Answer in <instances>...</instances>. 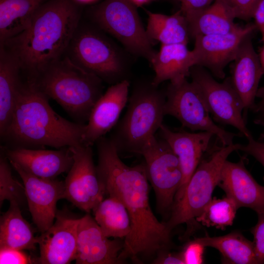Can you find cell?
<instances>
[{"label": "cell", "instance_id": "19", "mask_svg": "<svg viewBox=\"0 0 264 264\" xmlns=\"http://www.w3.org/2000/svg\"><path fill=\"white\" fill-rule=\"evenodd\" d=\"M3 149L2 153L8 160L17 163L33 175L42 178L55 179L59 175L68 172L74 162L70 147L57 150L5 147Z\"/></svg>", "mask_w": 264, "mask_h": 264}, {"label": "cell", "instance_id": "6", "mask_svg": "<svg viewBox=\"0 0 264 264\" xmlns=\"http://www.w3.org/2000/svg\"><path fill=\"white\" fill-rule=\"evenodd\" d=\"M66 52L75 64L103 82L129 80L133 56L94 24L79 25Z\"/></svg>", "mask_w": 264, "mask_h": 264}, {"label": "cell", "instance_id": "40", "mask_svg": "<svg viewBox=\"0 0 264 264\" xmlns=\"http://www.w3.org/2000/svg\"><path fill=\"white\" fill-rule=\"evenodd\" d=\"M256 97L259 98L260 101L258 103H255L251 109L255 113L264 109V86L259 88Z\"/></svg>", "mask_w": 264, "mask_h": 264}, {"label": "cell", "instance_id": "21", "mask_svg": "<svg viewBox=\"0 0 264 264\" xmlns=\"http://www.w3.org/2000/svg\"><path fill=\"white\" fill-rule=\"evenodd\" d=\"M218 185L238 208H250L256 212L264 208V186L253 178L242 159L238 162H224Z\"/></svg>", "mask_w": 264, "mask_h": 264}, {"label": "cell", "instance_id": "43", "mask_svg": "<svg viewBox=\"0 0 264 264\" xmlns=\"http://www.w3.org/2000/svg\"><path fill=\"white\" fill-rule=\"evenodd\" d=\"M137 7L148 3L153 0H131Z\"/></svg>", "mask_w": 264, "mask_h": 264}, {"label": "cell", "instance_id": "28", "mask_svg": "<svg viewBox=\"0 0 264 264\" xmlns=\"http://www.w3.org/2000/svg\"><path fill=\"white\" fill-rule=\"evenodd\" d=\"M197 239L205 247L217 249L222 256L223 263L257 264L253 242L237 231L224 236H206Z\"/></svg>", "mask_w": 264, "mask_h": 264}, {"label": "cell", "instance_id": "35", "mask_svg": "<svg viewBox=\"0 0 264 264\" xmlns=\"http://www.w3.org/2000/svg\"><path fill=\"white\" fill-rule=\"evenodd\" d=\"M0 264H34V257L28 256L22 250L7 248H0Z\"/></svg>", "mask_w": 264, "mask_h": 264}, {"label": "cell", "instance_id": "13", "mask_svg": "<svg viewBox=\"0 0 264 264\" xmlns=\"http://www.w3.org/2000/svg\"><path fill=\"white\" fill-rule=\"evenodd\" d=\"M257 29L255 23L239 26L226 34L197 36L192 50L195 66L208 69L216 77L223 79L226 66L234 60L243 40Z\"/></svg>", "mask_w": 264, "mask_h": 264}, {"label": "cell", "instance_id": "27", "mask_svg": "<svg viewBox=\"0 0 264 264\" xmlns=\"http://www.w3.org/2000/svg\"><path fill=\"white\" fill-rule=\"evenodd\" d=\"M148 15L146 28L149 38L161 44L188 43L190 37L187 22L180 10L171 15L146 11Z\"/></svg>", "mask_w": 264, "mask_h": 264}, {"label": "cell", "instance_id": "2", "mask_svg": "<svg viewBox=\"0 0 264 264\" xmlns=\"http://www.w3.org/2000/svg\"><path fill=\"white\" fill-rule=\"evenodd\" d=\"M80 18L74 0H46L25 30L0 45L16 56L28 78H32L66 52Z\"/></svg>", "mask_w": 264, "mask_h": 264}, {"label": "cell", "instance_id": "10", "mask_svg": "<svg viewBox=\"0 0 264 264\" xmlns=\"http://www.w3.org/2000/svg\"><path fill=\"white\" fill-rule=\"evenodd\" d=\"M139 154L145 159L147 176L154 190L156 206L162 214L171 211L182 179L179 159L165 140L150 138Z\"/></svg>", "mask_w": 264, "mask_h": 264}, {"label": "cell", "instance_id": "16", "mask_svg": "<svg viewBox=\"0 0 264 264\" xmlns=\"http://www.w3.org/2000/svg\"><path fill=\"white\" fill-rule=\"evenodd\" d=\"M124 247L119 239H109L94 218L87 214L80 219L75 256L77 264H117Z\"/></svg>", "mask_w": 264, "mask_h": 264}, {"label": "cell", "instance_id": "9", "mask_svg": "<svg viewBox=\"0 0 264 264\" xmlns=\"http://www.w3.org/2000/svg\"><path fill=\"white\" fill-rule=\"evenodd\" d=\"M165 93V115L176 118L183 127L193 131L210 132L222 146L234 143V138L241 135L227 131L215 123L201 90L193 81L189 82L186 78L170 82Z\"/></svg>", "mask_w": 264, "mask_h": 264}, {"label": "cell", "instance_id": "34", "mask_svg": "<svg viewBox=\"0 0 264 264\" xmlns=\"http://www.w3.org/2000/svg\"><path fill=\"white\" fill-rule=\"evenodd\" d=\"M204 248L197 238L187 243L180 252L184 264H202Z\"/></svg>", "mask_w": 264, "mask_h": 264}, {"label": "cell", "instance_id": "1", "mask_svg": "<svg viewBox=\"0 0 264 264\" xmlns=\"http://www.w3.org/2000/svg\"><path fill=\"white\" fill-rule=\"evenodd\" d=\"M98 161L96 170L106 195L117 198L127 209L131 230L124 240L119 258L139 262L140 257L156 255L172 246L171 231L160 222L151 208L145 164L129 166L120 158L110 139L103 136L95 142Z\"/></svg>", "mask_w": 264, "mask_h": 264}, {"label": "cell", "instance_id": "23", "mask_svg": "<svg viewBox=\"0 0 264 264\" xmlns=\"http://www.w3.org/2000/svg\"><path fill=\"white\" fill-rule=\"evenodd\" d=\"M187 44H161L160 49L150 63L154 72L153 84L159 85L166 81L176 82L190 76V69L195 66L192 50Z\"/></svg>", "mask_w": 264, "mask_h": 264}, {"label": "cell", "instance_id": "29", "mask_svg": "<svg viewBox=\"0 0 264 264\" xmlns=\"http://www.w3.org/2000/svg\"><path fill=\"white\" fill-rule=\"evenodd\" d=\"M92 211L95 220L107 237L124 240L130 234L131 224L128 212L117 198L109 196Z\"/></svg>", "mask_w": 264, "mask_h": 264}, {"label": "cell", "instance_id": "17", "mask_svg": "<svg viewBox=\"0 0 264 264\" xmlns=\"http://www.w3.org/2000/svg\"><path fill=\"white\" fill-rule=\"evenodd\" d=\"M130 80L111 85L94 106L83 136V144L92 146L116 126L129 100Z\"/></svg>", "mask_w": 264, "mask_h": 264}, {"label": "cell", "instance_id": "7", "mask_svg": "<svg viewBox=\"0 0 264 264\" xmlns=\"http://www.w3.org/2000/svg\"><path fill=\"white\" fill-rule=\"evenodd\" d=\"M131 0H104L89 10L92 23L116 39L133 57L150 63L157 53Z\"/></svg>", "mask_w": 264, "mask_h": 264}, {"label": "cell", "instance_id": "32", "mask_svg": "<svg viewBox=\"0 0 264 264\" xmlns=\"http://www.w3.org/2000/svg\"><path fill=\"white\" fill-rule=\"evenodd\" d=\"M234 18L245 21L252 18L254 11L260 0H221Z\"/></svg>", "mask_w": 264, "mask_h": 264}, {"label": "cell", "instance_id": "22", "mask_svg": "<svg viewBox=\"0 0 264 264\" xmlns=\"http://www.w3.org/2000/svg\"><path fill=\"white\" fill-rule=\"evenodd\" d=\"M22 66L16 56L6 46L0 49V135L8 127L22 85Z\"/></svg>", "mask_w": 264, "mask_h": 264}, {"label": "cell", "instance_id": "3", "mask_svg": "<svg viewBox=\"0 0 264 264\" xmlns=\"http://www.w3.org/2000/svg\"><path fill=\"white\" fill-rule=\"evenodd\" d=\"M49 99L32 80L22 83L11 121L0 137L4 147L60 149L83 144L86 124L59 115Z\"/></svg>", "mask_w": 264, "mask_h": 264}, {"label": "cell", "instance_id": "5", "mask_svg": "<svg viewBox=\"0 0 264 264\" xmlns=\"http://www.w3.org/2000/svg\"><path fill=\"white\" fill-rule=\"evenodd\" d=\"M165 100V90L152 79L134 83L126 113L110 137L119 153L139 154L163 124Z\"/></svg>", "mask_w": 264, "mask_h": 264}, {"label": "cell", "instance_id": "38", "mask_svg": "<svg viewBox=\"0 0 264 264\" xmlns=\"http://www.w3.org/2000/svg\"><path fill=\"white\" fill-rule=\"evenodd\" d=\"M153 262L157 264H185L180 252H170L169 249L157 253Z\"/></svg>", "mask_w": 264, "mask_h": 264}, {"label": "cell", "instance_id": "44", "mask_svg": "<svg viewBox=\"0 0 264 264\" xmlns=\"http://www.w3.org/2000/svg\"><path fill=\"white\" fill-rule=\"evenodd\" d=\"M77 3H88L91 2L95 0H74Z\"/></svg>", "mask_w": 264, "mask_h": 264}, {"label": "cell", "instance_id": "26", "mask_svg": "<svg viewBox=\"0 0 264 264\" xmlns=\"http://www.w3.org/2000/svg\"><path fill=\"white\" fill-rule=\"evenodd\" d=\"M185 18L190 37L194 38L200 35L226 34L239 26L221 0H215L202 11Z\"/></svg>", "mask_w": 264, "mask_h": 264}, {"label": "cell", "instance_id": "31", "mask_svg": "<svg viewBox=\"0 0 264 264\" xmlns=\"http://www.w3.org/2000/svg\"><path fill=\"white\" fill-rule=\"evenodd\" d=\"M8 159L3 153L0 159V204L5 200L19 205L26 199L25 188L12 176Z\"/></svg>", "mask_w": 264, "mask_h": 264}, {"label": "cell", "instance_id": "20", "mask_svg": "<svg viewBox=\"0 0 264 264\" xmlns=\"http://www.w3.org/2000/svg\"><path fill=\"white\" fill-rule=\"evenodd\" d=\"M251 35L243 40L239 48L230 77L232 85L242 103L245 119L248 110H251L255 104L259 82L264 74Z\"/></svg>", "mask_w": 264, "mask_h": 264}, {"label": "cell", "instance_id": "36", "mask_svg": "<svg viewBox=\"0 0 264 264\" xmlns=\"http://www.w3.org/2000/svg\"><path fill=\"white\" fill-rule=\"evenodd\" d=\"M247 141L246 144L241 145L239 150L253 156L264 167V141L255 140L253 136Z\"/></svg>", "mask_w": 264, "mask_h": 264}, {"label": "cell", "instance_id": "41", "mask_svg": "<svg viewBox=\"0 0 264 264\" xmlns=\"http://www.w3.org/2000/svg\"><path fill=\"white\" fill-rule=\"evenodd\" d=\"M257 114L254 119V123L263 128V131L261 134L259 140L264 141V109L257 112Z\"/></svg>", "mask_w": 264, "mask_h": 264}, {"label": "cell", "instance_id": "25", "mask_svg": "<svg viewBox=\"0 0 264 264\" xmlns=\"http://www.w3.org/2000/svg\"><path fill=\"white\" fill-rule=\"evenodd\" d=\"M46 0H0V44L29 25L35 12Z\"/></svg>", "mask_w": 264, "mask_h": 264}, {"label": "cell", "instance_id": "42", "mask_svg": "<svg viewBox=\"0 0 264 264\" xmlns=\"http://www.w3.org/2000/svg\"><path fill=\"white\" fill-rule=\"evenodd\" d=\"M263 43L264 45L261 50L260 54H259V57L262 69L264 72V42H263Z\"/></svg>", "mask_w": 264, "mask_h": 264}, {"label": "cell", "instance_id": "15", "mask_svg": "<svg viewBox=\"0 0 264 264\" xmlns=\"http://www.w3.org/2000/svg\"><path fill=\"white\" fill-rule=\"evenodd\" d=\"M80 219L57 211L53 225L37 237L39 256L34 264H67L75 260Z\"/></svg>", "mask_w": 264, "mask_h": 264}, {"label": "cell", "instance_id": "12", "mask_svg": "<svg viewBox=\"0 0 264 264\" xmlns=\"http://www.w3.org/2000/svg\"><path fill=\"white\" fill-rule=\"evenodd\" d=\"M70 147L74 162L64 181L65 199L88 213L104 199L105 189L94 164L91 146L83 144Z\"/></svg>", "mask_w": 264, "mask_h": 264}, {"label": "cell", "instance_id": "11", "mask_svg": "<svg viewBox=\"0 0 264 264\" xmlns=\"http://www.w3.org/2000/svg\"><path fill=\"white\" fill-rule=\"evenodd\" d=\"M190 76L201 90L215 122L234 127L247 139L252 136L243 117L242 103L230 78L218 82L205 68L197 65L191 67Z\"/></svg>", "mask_w": 264, "mask_h": 264}, {"label": "cell", "instance_id": "4", "mask_svg": "<svg viewBox=\"0 0 264 264\" xmlns=\"http://www.w3.org/2000/svg\"><path fill=\"white\" fill-rule=\"evenodd\" d=\"M28 79L81 124L87 123L92 109L104 93L103 82L77 66L67 56L52 63Z\"/></svg>", "mask_w": 264, "mask_h": 264}, {"label": "cell", "instance_id": "14", "mask_svg": "<svg viewBox=\"0 0 264 264\" xmlns=\"http://www.w3.org/2000/svg\"><path fill=\"white\" fill-rule=\"evenodd\" d=\"M8 160L22 180L34 223L41 233L46 231L54 223L58 201L65 198L64 181L36 176L17 163Z\"/></svg>", "mask_w": 264, "mask_h": 264}, {"label": "cell", "instance_id": "39", "mask_svg": "<svg viewBox=\"0 0 264 264\" xmlns=\"http://www.w3.org/2000/svg\"><path fill=\"white\" fill-rule=\"evenodd\" d=\"M252 18L255 20V24L262 34L263 42H264V0H260L257 5Z\"/></svg>", "mask_w": 264, "mask_h": 264}, {"label": "cell", "instance_id": "30", "mask_svg": "<svg viewBox=\"0 0 264 264\" xmlns=\"http://www.w3.org/2000/svg\"><path fill=\"white\" fill-rule=\"evenodd\" d=\"M238 209L235 202L227 196L222 198H214L205 206L196 220L208 227L212 226L224 229L232 224Z\"/></svg>", "mask_w": 264, "mask_h": 264}, {"label": "cell", "instance_id": "24", "mask_svg": "<svg viewBox=\"0 0 264 264\" xmlns=\"http://www.w3.org/2000/svg\"><path fill=\"white\" fill-rule=\"evenodd\" d=\"M20 205L10 202L8 210L0 220V248L34 250L37 243L33 230L23 218Z\"/></svg>", "mask_w": 264, "mask_h": 264}, {"label": "cell", "instance_id": "8", "mask_svg": "<svg viewBox=\"0 0 264 264\" xmlns=\"http://www.w3.org/2000/svg\"><path fill=\"white\" fill-rule=\"evenodd\" d=\"M240 144L222 146L211 156L201 160L189 180L181 198L174 203L170 219L165 222L170 231L183 223L188 225L190 233L193 225L207 204L212 199L216 186L219 183L224 162L233 152L239 150Z\"/></svg>", "mask_w": 264, "mask_h": 264}, {"label": "cell", "instance_id": "37", "mask_svg": "<svg viewBox=\"0 0 264 264\" xmlns=\"http://www.w3.org/2000/svg\"><path fill=\"white\" fill-rule=\"evenodd\" d=\"M182 14L185 17L191 16L202 11L215 0H179Z\"/></svg>", "mask_w": 264, "mask_h": 264}, {"label": "cell", "instance_id": "18", "mask_svg": "<svg viewBox=\"0 0 264 264\" xmlns=\"http://www.w3.org/2000/svg\"><path fill=\"white\" fill-rule=\"evenodd\" d=\"M158 132L160 137L166 141L177 156L182 173V179L176 193L174 204L182 197L189 180L200 163L203 154L208 149L214 135L208 132L174 131L163 123Z\"/></svg>", "mask_w": 264, "mask_h": 264}, {"label": "cell", "instance_id": "33", "mask_svg": "<svg viewBox=\"0 0 264 264\" xmlns=\"http://www.w3.org/2000/svg\"><path fill=\"white\" fill-rule=\"evenodd\" d=\"M258 221L252 228L251 232L253 236V244L257 264L264 263V208L256 212Z\"/></svg>", "mask_w": 264, "mask_h": 264}]
</instances>
